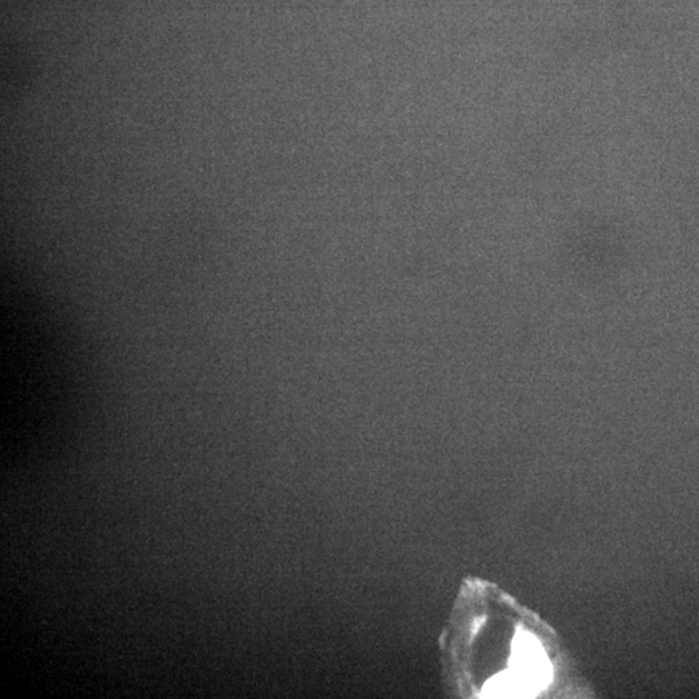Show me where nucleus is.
I'll use <instances>...</instances> for the list:
<instances>
[{"label": "nucleus", "mask_w": 699, "mask_h": 699, "mask_svg": "<svg viewBox=\"0 0 699 699\" xmlns=\"http://www.w3.org/2000/svg\"><path fill=\"white\" fill-rule=\"evenodd\" d=\"M511 670L538 695L550 685L552 667L534 634L520 631L513 641Z\"/></svg>", "instance_id": "obj_1"}, {"label": "nucleus", "mask_w": 699, "mask_h": 699, "mask_svg": "<svg viewBox=\"0 0 699 699\" xmlns=\"http://www.w3.org/2000/svg\"><path fill=\"white\" fill-rule=\"evenodd\" d=\"M483 695L492 698H526L536 693L519 675L510 670L492 678L484 687Z\"/></svg>", "instance_id": "obj_2"}]
</instances>
